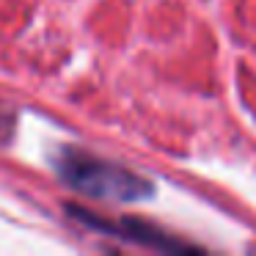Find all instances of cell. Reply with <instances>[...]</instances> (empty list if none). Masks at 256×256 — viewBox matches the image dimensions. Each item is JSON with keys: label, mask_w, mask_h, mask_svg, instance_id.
Instances as JSON below:
<instances>
[{"label": "cell", "mask_w": 256, "mask_h": 256, "mask_svg": "<svg viewBox=\"0 0 256 256\" xmlns=\"http://www.w3.org/2000/svg\"><path fill=\"white\" fill-rule=\"evenodd\" d=\"M58 176L69 188L102 201H116V204H135L154 196V182L144 174H135L130 168H122L116 162H108L102 157L86 154L78 149H61V154L52 160Z\"/></svg>", "instance_id": "6da1fadb"}, {"label": "cell", "mask_w": 256, "mask_h": 256, "mask_svg": "<svg viewBox=\"0 0 256 256\" xmlns=\"http://www.w3.org/2000/svg\"><path fill=\"white\" fill-rule=\"evenodd\" d=\"M66 210H69V215H72V218H80L86 226H94V228H102V232H110L113 237L132 240V242H138V245H149V248H160V250L190 248V245H182L179 240L168 237V234L160 232V228L149 226V223H144V220H122V223H113V220H102V218H96V215H88L86 210H80V206H74V204H69Z\"/></svg>", "instance_id": "7a4b0ae2"}]
</instances>
